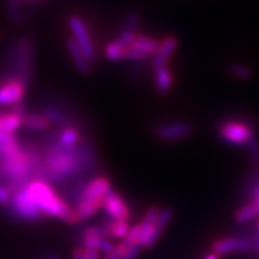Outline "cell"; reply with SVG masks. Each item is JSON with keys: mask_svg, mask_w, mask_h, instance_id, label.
I'll list each match as a JSON object with an SVG mask.
<instances>
[{"mask_svg": "<svg viewBox=\"0 0 259 259\" xmlns=\"http://www.w3.org/2000/svg\"><path fill=\"white\" fill-rule=\"evenodd\" d=\"M42 178L53 186L72 185L93 177L77 145L64 148L51 136L42 145Z\"/></svg>", "mask_w": 259, "mask_h": 259, "instance_id": "cell-1", "label": "cell"}, {"mask_svg": "<svg viewBox=\"0 0 259 259\" xmlns=\"http://www.w3.org/2000/svg\"><path fill=\"white\" fill-rule=\"evenodd\" d=\"M29 196L45 219H57L66 225L78 223L73 208L64 196L44 178H34L25 184Z\"/></svg>", "mask_w": 259, "mask_h": 259, "instance_id": "cell-2", "label": "cell"}, {"mask_svg": "<svg viewBox=\"0 0 259 259\" xmlns=\"http://www.w3.org/2000/svg\"><path fill=\"white\" fill-rule=\"evenodd\" d=\"M5 69L8 77H15L29 88L36 70V45L34 38L24 35L10 42L5 53Z\"/></svg>", "mask_w": 259, "mask_h": 259, "instance_id": "cell-3", "label": "cell"}, {"mask_svg": "<svg viewBox=\"0 0 259 259\" xmlns=\"http://www.w3.org/2000/svg\"><path fill=\"white\" fill-rule=\"evenodd\" d=\"M4 212L9 220L19 223H34L45 220L29 196L25 184L12 193L11 199L4 208Z\"/></svg>", "mask_w": 259, "mask_h": 259, "instance_id": "cell-4", "label": "cell"}, {"mask_svg": "<svg viewBox=\"0 0 259 259\" xmlns=\"http://www.w3.org/2000/svg\"><path fill=\"white\" fill-rule=\"evenodd\" d=\"M67 24H69L70 31L72 34L71 36L77 42V45L82 50L87 59L92 64L95 63L97 58L95 42H94L93 35L85 21L78 15H70L69 18H67Z\"/></svg>", "mask_w": 259, "mask_h": 259, "instance_id": "cell-5", "label": "cell"}, {"mask_svg": "<svg viewBox=\"0 0 259 259\" xmlns=\"http://www.w3.org/2000/svg\"><path fill=\"white\" fill-rule=\"evenodd\" d=\"M218 134L223 142L231 145H246L254 137L252 125L241 120H225L220 122Z\"/></svg>", "mask_w": 259, "mask_h": 259, "instance_id": "cell-6", "label": "cell"}, {"mask_svg": "<svg viewBox=\"0 0 259 259\" xmlns=\"http://www.w3.org/2000/svg\"><path fill=\"white\" fill-rule=\"evenodd\" d=\"M28 87L15 77H5L0 82V106L15 107L23 102Z\"/></svg>", "mask_w": 259, "mask_h": 259, "instance_id": "cell-7", "label": "cell"}, {"mask_svg": "<svg viewBox=\"0 0 259 259\" xmlns=\"http://www.w3.org/2000/svg\"><path fill=\"white\" fill-rule=\"evenodd\" d=\"M101 209L105 211L106 218L114 220V221H128L130 219L127 203L113 189L103 198Z\"/></svg>", "mask_w": 259, "mask_h": 259, "instance_id": "cell-8", "label": "cell"}, {"mask_svg": "<svg viewBox=\"0 0 259 259\" xmlns=\"http://www.w3.org/2000/svg\"><path fill=\"white\" fill-rule=\"evenodd\" d=\"M212 253L221 255L231 253H242L253 250V240L242 236H232V238H223L213 241L211 245Z\"/></svg>", "mask_w": 259, "mask_h": 259, "instance_id": "cell-9", "label": "cell"}, {"mask_svg": "<svg viewBox=\"0 0 259 259\" xmlns=\"http://www.w3.org/2000/svg\"><path fill=\"white\" fill-rule=\"evenodd\" d=\"M194 127L191 122L178 121L164 124L155 128V136L162 142H174L190 137Z\"/></svg>", "mask_w": 259, "mask_h": 259, "instance_id": "cell-10", "label": "cell"}, {"mask_svg": "<svg viewBox=\"0 0 259 259\" xmlns=\"http://www.w3.org/2000/svg\"><path fill=\"white\" fill-rule=\"evenodd\" d=\"M41 112L47 116L52 125L57 126L59 130L69 127V126H78L79 127L76 116L69 109L66 111L64 106L58 105L56 102L47 103Z\"/></svg>", "mask_w": 259, "mask_h": 259, "instance_id": "cell-11", "label": "cell"}, {"mask_svg": "<svg viewBox=\"0 0 259 259\" xmlns=\"http://www.w3.org/2000/svg\"><path fill=\"white\" fill-rule=\"evenodd\" d=\"M22 149V142L16 134L9 132L3 121V112H0V160L18 153Z\"/></svg>", "mask_w": 259, "mask_h": 259, "instance_id": "cell-12", "label": "cell"}, {"mask_svg": "<svg viewBox=\"0 0 259 259\" xmlns=\"http://www.w3.org/2000/svg\"><path fill=\"white\" fill-rule=\"evenodd\" d=\"M66 48L71 57V60H72L74 67L78 70V72L82 74H89L92 72L93 64L87 59V57L84 56L82 50H80L72 36L66 38Z\"/></svg>", "mask_w": 259, "mask_h": 259, "instance_id": "cell-13", "label": "cell"}, {"mask_svg": "<svg viewBox=\"0 0 259 259\" xmlns=\"http://www.w3.org/2000/svg\"><path fill=\"white\" fill-rule=\"evenodd\" d=\"M178 48V40L174 36H166L163 38V41L160 42V47L156 53L151 57V65H153L154 69H156L162 65H167V61L170 59V57L173 56L174 52Z\"/></svg>", "mask_w": 259, "mask_h": 259, "instance_id": "cell-14", "label": "cell"}, {"mask_svg": "<svg viewBox=\"0 0 259 259\" xmlns=\"http://www.w3.org/2000/svg\"><path fill=\"white\" fill-rule=\"evenodd\" d=\"M57 142L64 148H76L84 137L82 128L78 126H69L59 130L57 135H54Z\"/></svg>", "mask_w": 259, "mask_h": 259, "instance_id": "cell-15", "label": "cell"}, {"mask_svg": "<svg viewBox=\"0 0 259 259\" xmlns=\"http://www.w3.org/2000/svg\"><path fill=\"white\" fill-rule=\"evenodd\" d=\"M23 127L31 132H46L52 124L42 112H27L23 118Z\"/></svg>", "mask_w": 259, "mask_h": 259, "instance_id": "cell-16", "label": "cell"}, {"mask_svg": "<svg viewBox=\"0 0 259 259\" xmlns=\"http://www.w3.org/2000/svg\"><path fill=\"white\" fill-rule=\"evenodd\" d=\"M103 228L106 229L107 235H108L109 239H115V240H124L127 235V233L130 231L128 221H114V220L106 218L105 220H102L100 222Z\"/></svg>", "mask_w": 259, "mask_h": 259, "instance_id": "cell-17", "label": "cell"}, {"mask_svg": "<svg viewBox=\"0 0 259 259\" xmlns=\"http://www.w3.org/2000/svg\"><path fill=\"white\" fill-rule=\"evenodd\" d=\"M173 83V74L167 65H162L155 69V89L160 95H164L169 92Z\"/></svg>", "mask_w": 259, "mask_h": 259, "instance_id": "cell-18", "label": "cell"}, {"mask_svg": "<svg viewBox=\"0 0 259 259\" xmlns=\"http://www.w3.org/2000/svg\"><path fill=\"white\" fill-rule=\"evenodd\" d=\"M135 50H138L143 53L148 54L149 57H153L155 53H156L158 47H160V42L157 40H155L153 37L149 36H144V35H137V37L135 38V41L132 42L131 46Z\"/></svg>", "mask_w": 259, "mask_h": 259, "instance_id": "cell-19", "label": "cell"}, {"mask_svg": "<svg viewBox=\"0 0 259 259\" xmlns=\"http://www.w3.org/2000/svg\"><path fill=\"white\" fill-rule=\"evenodd\" d=\"M126 50H127V47L124 46V45L120 44V42L114 38V40L109 41L108 44L106 45L103 53H105V57L107 60L120 61V60H125Z\"/></svg>", "mask_w": 259, "mask_h": 259, "instance_id": "cell-20", "label": "cell"}, {"mask_svg": "<svg viewBox=\"0 0 259 259\" xmlns=\"http://www.w3.org/2000/svg\"><path fill=\"white\" fill-rule=\"evenodd\" d=\"M173 216H174V211L171 208L161 209L160 215H158V218L156 221H155V225H154L155 226V240H156V242L161 239L162 234H163V232L166 231L167 226L170 223Z\"/></svg>", "mask_w": 259, "mask_h": 259, "instance_id": "cell-21", "label": "cell"}, {"mask_svg": "<svg viewBox=\"0 0 259 259\" xmlns=\"http://www.w3.org/2000/svg\"><path fill=\"white\" fill-rule=\"evenodd\" d=\"M259 215L257 206L253 203H247L240 206L234 213V220L238 223H246L253 220Z\"/></svg>", "mask_w": 259, "mask_h": 259, "instance_id": "cell-22", "label": "cell"}, {"mask_svg": "<svg viewBox=\"0 0 259 259\" xmlns=\"http://www.w3.org/2000/svg\"><path fill=\"white\" fill-rule=\"evenodd\" d=\"M228 71L233 77L241 80L250 79L252 76V71L250 67L242 63H232L228 66Z\"/></svg>", "mask_w": 259, "mask_h": 259, "instance_id": "cell-23", "label": "cell"}, {"mask_svg": "<svg viewBox=\"0 0 259 259\" xmlns=\"http://www.w3.org/2000/svg\"><path fill=\"white\" fill-rule=\"evenodd\" d=\"M8 11L9 16L11 21H14L15 23H21L22 19H23V14H22L21 10V2L18 0H10L8 5Z\"/></svg>", "mask_w": 259, "mask_h": 259, "instance_id": "cell-24", "label": "cell"}, {"mask_svg": "<svg viewBox=\"0 0 259 259\" xmlns=\"http://www.w3.org/2000/svg\"><path fill=\"white\" fill-rule=\"evenodd\" d=\"M137 31L130 30V29H122V30L119 32V35L116 36L115 40H118L120 44L124 45V46L130 47L132 42L135 41V38L137 37Z\"/></svg>", "mask_w": 259, "mask_h": 259, "instance_id": "cell-25", "label": "cell"}, {"mask_svg": "<svg viewBox=\"0 0 259 259\" xmlns=\"http://www.w3.org/2000/svg\"><path fill=\"white\" fill-rule=\"evenodd\" d=\"M141 24V16L137 12H128L126 15L124 21V29H130V30L137 31V29Z\"/></svg>", "mask_w": 259, "mask_h": 259, "instance_id": "cell-26", "label": "cell"}, {"mask_svg": "<svg viewBox=\"0 0 259 259\" xmlns=\"http://www.w3.org/2000/svg\"><path fill=\"white\" fill-rule=\"evenodd\" d=\"M130 245L126 244L125 241H120L119 244H116L115 250L112 252V253L106 254L102 259H120L122 255L126 253V251L128 250Z\"/></svg>", "mask_w": 259, "mask_h": 259, "instance_id": "cell-27", "label": "cell"}, {"mask_svg": "<svg viewBox=\"0 0 259 259\" xmlns=\"http://www.w3.org/2000/svg\"><path fill=\"white\" fill-rule=\"evenodd\" d=\"M148 54L143 53V52L138 51V50H135V48L132 47H127V50H126V56H125V59L127 60H132V61H142V60H148L149 59Z\"/></svg>", "mask_w": 259, "mask_h": 259, "instance_id": "cell-28", "label": "cell"}, {"mask_svg": "<svg viewBox=\"0 0 259 259\" xmlns=\"http://www.w3.org/2000/svg\"><path fill=\"white\" fill-rule=\"evenodd\" d=\"M115 247H116V244L112 240V239H102L99 245V252L106 255V254L112 253V252L115 250Z\"/></svg>", "mask_w": 259, "mask_h": 259, "instance_id": "cell-29", "label": "cell"}, {"mask_svg": "<svg viewBox=\"0 0 259 259\" xmlns=\"http://www.w3.org/2000/svg\"><path fill=\"white\" fill-rule=\"evenodd\" d=\"M12 192L5 184H0V208L4 209L11 199Z\"/></svg>", "mask_w": 259, "mask_h": 259, "instance_id": "cell-30", "label": "cell"}, {"mask_svg": "<svg viewBox=\"0 0 259 259\" xmlns=\"http://www.w3.org/2000/svg\"><path fill=\"white\" fill-rule=\"evenodd\" d=\"M248 194H250V198L252 199V203L257 206V209L259 211V178L251 184L250 192H248Z\"/></svg>", "mask_w": 259, "mask_h": 259, "instance_id": "cell-31", "label": "cell"}, {"mask_svg": "<svg viewBox=\"0 0 259 259\" xmlns=\"http://www.w3.org/2000/svg\"><path fill=\"white\" fill-rule=\"evenodd\" d=\"M141 250L142 248L138 247V246H130L128 250L126 251V253L120 259H137Z\"/></svg>", "mask_w": 259, "mask_h": 259, "instance_id": "cell-32", "label": "cell"}, {"mask_svg": "<svg viewBox=\"0 0 259 259\" xmlns=\"http://www.w3.org/2000/svg\"><path fill=\"white\" fill-rule=\"evenodd\" d=\"M83 253L84 259H102L101 253L96 250H85V248H83Z\"/></svg>", "mask_w": 259, "mask_h": 259, "instance_id": "cell-33", "label": "cell"}, {"mask_svg": "<svg viewBox=\"0 0 259 259\" xmlns=\"http://www.w3.org/2000/svg\"><path fill=\"white\" fill-rule=\"evenodd\" d=\"M42 259H60V257L56 253V252H48V253L44 255Z\"/></svg>", "mask_w": 259, "mask_h": 259, "instance_id": "cell-34", "label": "cell"}, {"mask_svg": "<svg viewBox=\"0 0 259 259\" xmlns=\"http://www.w3.org/2000/svg\"><path fill=\"white\" fill-rule=\"evenodd\" d=\"M253 250H255L259 253V232H258V234L255 235V238L253 240Z\"/></svg>", "mask_w": 259, "mask_h": 259, "instance_id": "cell-35", "label": "cell"}, {"mask_svg": "<svg viewBox=\"0 0 259 259\" xmlns=\"http://www.w3.org/2000/svg\"><path fill=\"white\" fill-rule=\"evenodd\" d=\"M204 259H221V257H220V255H218V254H215V253H209V254H206L205 257H204Z\"/></svg>", "mask_w": 259, "mask_h": 259, "instance_id": "cell-36", "label": "cell"}, {"mask_svg": "<svg viewBox=\"0 0 259 259\" xmlns=\"http://www.w3.org/2000/svg\"><path fill=\"white\" fill-rule=\"evenodd\" d=\"M18 2H38V0H18Z\"/></svg>", "mask_w": 259, "mask_h": 259, "instance_id": "cell-37", "label": "cell"}, {"mask_svg": "<svg viewBox=\"0 0 259 259\" xmlns=\"http://www.w3.org/2000/svg\"><path fill=\"white\" fill-rule=\"evenodd\" d=\"M257 226H258V232H259V220H258V223H257Z\"/></svg>", "mask_w": 259, "mask_h": 259, "instance_id": "cell-38", "label": "cell"}]
</instances>
